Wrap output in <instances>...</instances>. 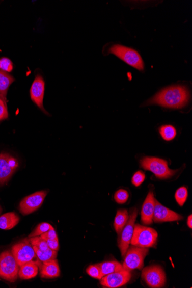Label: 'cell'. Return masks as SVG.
Instances as JSON below:
<instances>
[{
  "instance_id": "cell-1",
  "label": "cell",
  "mask_w": 192,
  "mask_h": 288,
  "mask_svg": "<svg viewBox=\"0 0 192 288\" xmlns=\"http://www.w3.org/2000/svg\"><path fill=\"white\" fill-rule=\"evenodd\" d=\"M189 100L188 90L183 86L170 87L162 90L147 102L146 105H159L168 109L184 107Z\"/></svg>"
},
{
  "instance_id": "cell-2",
  "label": "cell",
  "mask_w": 192,
  "mask_h": 288,
  "mask_svg": "<svg viewBox=\"0 0 192 288\" xmlns=\"http://www.w3.org/2000/svg\"><path fill=\"white\" fill-rule=\"evenodd\" d=\"M158 233L155 229L136 224L134 226L130 244L143 248L155 247L157 245Z\"/></svg>"
},
{
  "instance_id": "cell-3",
  "label": "cell",
  "mask_w": 192,
  "mask_h": 288,
  "mask_svg": "<svg viewBox=\"0 0 192 288\" xmlns=\"http://www.w3.org/2000/svg\"><path fill=\"white\" fill-rule=\"evenodd\" d=\"M141 167L150 171L159 179H168L175 175L177 170L169 169L167 161L155 157H145L140 161Z\"/></svg>"
},
{
  "instance_id": "cell-4",
  "label": "cell",
  "mask_w": 192,
  "mask_h": 288,
  "mask_svg": "<svg viewBox=\"0 0 192 288\" xmlns=\"http://www.w3.org/2000/svg\"><path fill=\"white\" fill-rule=\"evenodd\" d=\"M19 268L12 251H4L0 254V278L14 282L19 276Z\"/></svg>"
},
{
  "instance_id": "cell-5",
  "label": "cell",
  "mask_w": 192,
  "mask_h": 288,
  "mask_svg": "<svg viewBox=\"0 0 192 288\" xmlns=\"http://www.w3.org/2000/svg\"><path fill=\"white\" fill-rule=\"evenodd\" d=\"M109 52L117 56L129 65L140 71L144 70V64L140 54L134 49L121 46L114 45Z\"/></svg>"
},
{
  "instance_id": "cell-6",
  "label": "cell",
  "mask_w": 192,
  "mask_h": 288,
  "mask_svg": "<svg viewBox=\"0 0 192 288\" xmlns=\"http://www.w3.org/2000/svg\"><path fill=\"white\" fill-rule=\"evenodd\" d=\"M149 253L148 248L132 246L128 249L123 267L124 270L131 271L133 270H141L144 266V260Z\"/></svg>"
},
{
  "instance_id": "cell-7",
  "label": "cell",
  "mask_w": 192,
  "mask_h": 288,
  "mask_svg": "<svg viewBox=\"0 0 192 288\" xmlns=\"http://www.w3.org/2000/svg\"><path fill=\"white\" fill-rule=\"evenodd\" d=\"M142 278L150 287H162L166 283V274L160 265H151L145 268L142 271Z\"/></svg>"
},
{
  "instance_id": "cell-8",
  "label": "cell",
  "mask_w": 192,
  "mask_h": 288,
  "mask_svg": "<svg viewBox=\"0 0 192 288\" xmlns=\"http://www.w3.org/2000/svg\"><path fill=\"white\" fill-rule=\"evenodd\" d=\"M138 213V211L136 208L129 211L128 222L119 235V247L123 256L126 255L130 244Z\"/></svg>"
},
{
  "instance_id": "cell-9",
  "label": "cell",
  "mask_w": 192,
  "mask_h": 288,
  "mask_svg": "<svg viewBox=\"0 0 192 288\" xmlns=\"http://www.w3.org/2000/svg\"><path fill=\"white\" fill-rule=\"evenodd\" d=\"M47 195V191H41L24 198L19 205L20 213L28 215L35 212L42 206Z\"/></svg>"
},
{
  "instance_id": "cell-10",
  "label": "cell",
  "mask_w": 192,
  "mask_h": 288,
  "mask_svg": "<svg viewBox=\"0 0 192 288\" xmlns=\"http://www.w3.org/2000/svg\"><path fill=\"white\" fill-rule=\"evenodd\" d=\"M12 253L19 267L29 261L33 260L36 254L29 240L19 243L12 247Z\"/></svg>"
},
{
  "instance_id": "cell-11",
  "label": "cell",
  "mask_w": 192,
  "mask_h": 288,
  "mask_svg": "<svg viewBox=\"0 0 192 288\" xmlns=\"http://www.w3.org/2000/svg\"><path fill=\"white\" fill-rule=\"evenodd\" d=\"M19 166L17 160L8 154H0V185L6 183Z\"/></svg>"
},
{
  "instance_id": "cell-12",
  "label": "cell",
  "mask_w": 192,
  "mask_h": 288,
  "mask_svg": "<svg viewBox=\"0 0 192 288\" xmlns=\"http://www.w3.org/2000/svg\"><path fill=\"white\" fill-rule=\"evenodd\" d=\"M131 271H123L108 274L101 279V285L109 288H117L126 285L131 280Z\"/></svg>"
},
{
  "instance_id": "cell-13",
  "label": "cell",
  "mask_w": 192,
  "mask_h": 288,
  "mask_svg": "<svg viewBox=\"0 0 192 288\" xmlns=\"http://www.w3.org/2000/svg\"><path fill=\"white\" fill-rule=\"evenodd\" d=\"M44 91H45V82H44L42 75H37L30 89L31 100L44 114L49 115L48 112L44 109L43 107Z\"/></svg>"
},
{
  "instance_id": "cell-14",
  "label": "cell",
  "mask_w": 192,
  "mask_h": 288,
  "mask_svg": "<svg viewBox=\"0 0 192 288\" xmlns=\"http://www.w3.org/2000/svg\"><path fill=\"white\" fill-rule=\"evenodd\" d=\"M183 219V217L174 211L164 207L155 199L153 220L155 223L175 222Z\"/></svg>"
},
{
  "instance_id": "cell-15",
  "label": "cell",
  "mask_w": 192,
  "mask_h": 288,
  "mask_svg": "<svg viewBox=\"0 0 192 288\" xmlns=\"http://www.w3.org/2000/svg\"><path fill=\"white\" fill-rule=\"evenodd\" d=\"M155 202V199L153 192L151 190L147 195L142 206L141 222L143 224L150 225L153 223Z\"/></svg>"
},
{
  "instance_id": "cell-16",
  "label": "cell",
  "mask_w": 192,
  "mask_h": 288,
  "mask_svg": "<svg viewBox=\"0 0 192 288\" xmlns=\"http://www.w3.org/2000/svg\"><path fill=\"white\" fill-rule=\"evenodd\" d=\"M39 267L41 276L43 278H54L60 276L59 264L56 259L44 261Z\"/></svg>"
},
{
  "instance_id": "cell-17",
  "label": "cell",
  "mask_w": 192,
  "mask_h": 288,
  "mask_svg": "<svg viewBox=\"0 0 192 288\" xmlns=\"http://www.w3.org/2000/svg\"><path fill=\"white\" fill-rule=\"evenodd\" d=\"M40 264L38 261L31 260L20 267L19 276L22 280H30L37 276Z\"/></svg>"
},
{
  "instance_id": "cell-18",
  "label": "cell",
  "mask_w": 192,
  "mask_h": 288,
  "mask_svg": "<svg viewBox=\"0 0 192 288\" xmlns=\"http://www.w3.org/2000/svg\"><path fill=\"white\" fill-rule=\"evenodd\" d=\"M15 78L5 71L0 70V98L7 106V95L9 88Z\"/></svg>"
},
{
  "instance_id": "cell-19",
  "label": "cell",
  "mask_w": 192,
  "mask_h": 288,
  "mask_svg": "<svg viewBox=\"0 0 192 288\" xmlns=\"http://www.w3.org/2000/svg\"><path fill=\"white\" fill-rule=\"evenodd\" d=\"M20 218L15 213H8L0 217V229L9 230L19 223Z\"/></svg>"
},
{
  "instance_id": "cell-20",
  "label": "cell",
  "mask_w": 192,
  "mask_h": 288,
  "mask_svg": "<svg viewBox=\"0 0 192 288\" xmlns=\"http://www.w3.org/2000/svg\"><path fill=\"white\" fill-rule=\"evenodd\" d=\"M129 214L127 210H119L114 221V228L119 235L128 222Z\"/></svg>"
},
{
  "instance_id": "cell-21",
  "label": "cell",
  "mask_w": 192,
  "mask_h": 288,
  "mask_svg": "<svg viewBox=\"0 0 192 288\" xmlns=\"http://www.w3.org/2000/svg\"><path fill=\"white\" fill-rule=\"evenodd\" d=\"M101 269L102 275L104 276L108 274L123 271V267L122 264L117 261H111V262H104L98 264Z\"/></svg>"
},
{
  "instance_id": "cell-22",
  "label": "cell",
  "mask_w": 192,
  "mask_h": 288,
  "mask_svg": "<svg viewBox=\"0 0 192 288\" xmlns=\"http://www.w3.org/2000/svg\"><path fill=\"white\" fill-rule=\"evenodd\" d=\"M36 255L41 262H44L51 259H56L57 256V251L48 248L46 250H41L37 247L33 246Z\"/></svg>"
},
{
  "instance_id": "cell-23",
  "label": "cell",
  "mask_w": 192,
  "mask_h": 288,
  "mask_svg": "<svg viewBox=\"0 0 192 288\" xmlns=\"http://www.w3.org/2000/svg\"><path fill=\"white\" fill-rule=\"evenodd\" d=\"M159 130L160 136L167 141H172L176 136V129L171 125H163Z\"/></svg>"
},
{
  "instance_id": "cell-24",
  "label": "cell",
  "mask_w": 192,
  "mask_h": 288,
  "mask_svg": "<svg viewBox=\"0 0 192 288\" xmlns=\"http://www.w3.org/2000/svg\"><path fill=\"white\" fill-rule=\"evenodd\" d=\"M188 196V192L187 188L185 187H182L178 189L175 193V199L178 205L182 206L185 203Z\"/></svg>"
},
{
  "instance_id": "cell-25",
  "label": "cell",
  "mask_w": 192,
  "mask_h": 288,
  "mask_svg": "<svg viewBox=\"0 0 192 288\" xmlns=\"http://www.w3.org/2000/svg\"><path fill=\"white\" fill-rule=\"evenodd\" d=\"M51 229H53V227L50 224L47 223L39 224L37 228L35 229V230L30 234L29 238L41 236L43 233L50 230Z\"/></svg>"
},
{
  "instance_id": "cell-26",
  "label": "cell",
  "mask_w": 192,
  "mask_h": 288,
  "mask_svg": "<svg viewBox=\"0 0 192 288\" xmlns=\"http://www.w3.org/2000/svg\"><path fill=\"white\" fill-rule=\"evenodd\" d=\"M29 241L33 246L37 247L41 250H46L48 249L47 242L43 240L41 236L29 238Z\"/></svg>"
},
{
  "instance_id": "cell-27",
  "label": "cell",
  "mask_w": 192,
  "mask_h": 288,
  "mask_svg": "<svg viewBox=\"0 0 192 288\" xmlns=\"http://www.w3.org/2000/svg\"><path fill=\"white\" fill-rule=\"evenodd\" d=\"M87 273L88 275L98 280H101L104 277L98 264L90 265L87 269Z\"/></svg>"
},
{
  "instance_id": "cell-28",
  "label": "cell",
  "mask_w": 192,
  "mask_h": 288,
  "mask_svg": "<svg viewBox=\"0 0 192 288\" xmlns=\"http://www.w3.org/2000/svg\"><path fill=\"white\" fill-rule=\"evenodd\" d=\"M129 198V193L126 190H119L116 192L114 195V199L117 203L123 204L126 203Z\"/></svg>"
},
{
  "instance_id": "cell-29",
  "label": "cell",
  "mask_w": 192,
  "mask_h": 288,
  "mask_svg": "<svg viewBox=\"0 0 192 288\" xmlns=\"http://www.w3.org/2000/svg\"><path fill=\"white\" fill-rule=\"evenodd\" d=\"M13 69L12 62L7 58H2L0 59V70L10 73Z\"/></svg>"
},
{
  "instance_id": "cell-30",
  "label": "cell",
  "mask_w": 192,
  "mask_h": 288,
  "mask_svg": "<svg viewBox=\"0 0 192 288\" xmlns=\"http://www.w3.org/2000/svg\"><path fill=\"white\" fill-rule=\"evenodd\" d=\"M145 179V174L142 171H138L133 175L132 178V183L135 187H139L144 182Z\"/></svg>"
},
{
  "instance_id": "cell-31",
  "label": "cell",
  "mask_w": 192,
  "mask_h": 288,
  "mask_svg": "<svg viewBox=\"0 0 192 288\" xmlns=\"http://www.w3.org/2000/svg\"><path fill=\"white\" fill-rule=\"evenodd\" d=\"M8 118L7 106L0 98V121L6 120Z\"/></svg>"
},
{
  "instance_id": "cell-32",
  "label": "cell",
  "mask_w": 192,
  "mask_h": 288,
  "mask_svg": "<svg viewBox=\"0 0 192 288\" xmlns=\"http://www.w3.org/2000/svg\"><path fill=\"white\" fill-rule=\"evenodd\" d=\"M41 237L45 241L47 240H56L58 238L57 234L54 228L51 229L50 230L43 233Z\"/></svg>"
},
{
  "instance_id": "cell-33",
  "label": "cell",
  "mask_w": 192,
  "mask_h": 288,
  "mask_svg": "<svg viewBox=\"0 0 192 288\" xmlns=\"http://www.w3.org/2000/svg\"><path fill=\"white\" fill-rule=\"evenodd\" d=\"M47 242L48 248L55 251H59L60 249V245L59 242V238L56 240H47Z\"/></svg>"
},
{
  "instance_id": "cell-34",
  "label": "cell",
  "mask_w": 192,
  "mask_h": 288,
  "mask_svg": "<svg viewBox=\"0 0 192 288\" xmlns=\"http://www.w3.org/2000/svg\"><path fill=\"white\" fill-rule=\"evenodd\" d=\"M187 226H188L190 228H192V215H190L188 218H187Z\"/></svg>"
},
{
  "instance_id": "cell-35",
  "label": "cell",
  "mask_w": 192,
  "mask_h": 288,
  "mask_svg": "<svg viewBox=\"0 0 192 288\" xmlns=\"http://www.w3.org/2000/svg\"><path fill=\"white\" fill-rule=\"evenodd\" d=\"M2 208H1V206H0V214H1V213H2Z\"/></svg>"
}]
</instances>
